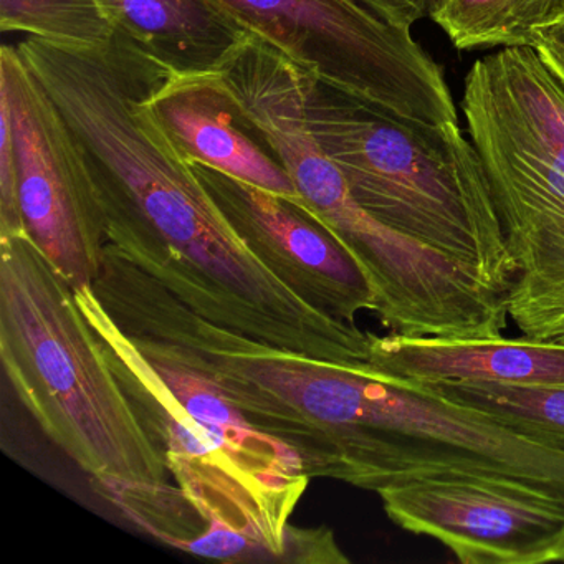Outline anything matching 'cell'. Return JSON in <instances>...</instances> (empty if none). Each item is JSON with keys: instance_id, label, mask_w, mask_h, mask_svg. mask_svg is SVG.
<instances>
[{"instance_id": "cell-1", "label": "cell", "mask_w": 564, "mask_h": 564, "mask_svg": "<svg viewBox=\"0 0 564 564\" xmlns=\"http://www.w3.org/2000/svg\"><path fill=\"white\" fill-rule=\"evenodd\" d=\"M0 359L19 401L91 480L166 481L100 335L29 234L0 236Z\"/></svg>"}, {"instance_id": "cell-2", "label": "cell", "mask_w": 564, "mask_h": 564, "mask_svg": "<svg viewBox=\"0 0 564 564\" xmlns=\"http://www.w3.org/2000/svg\"><path fill=\"white\" fill-rule=\"evenodd\" d=\"M305 120L356 203L399 234L470 270L505 296L517 280L470 138L356 100L303 68Z\"/></svg>"}, {"instance_id": "cell-3", "label": "cell", "mask_w": 564, "mask_h": 564, "mask_svg": "<svg viewBox=\"0 0 564 564\" xmlns=\"http://www.w3.org/2000/svg\"><path fill=\"white\" fill-rule=\"evenodd\" d=\"M460 108L517 265L508 316L564 346V87L533 48H501L474 62Z\"/></svg>"}, {"instance_id": "cell-4", "label": "cell", "mask_w": 564, "mask_h": 564, "mask_svg": "<svg viewBox=\"0 0 564 564\" xmlns=\"http://www.w3.org/2000/svg\"><path fill=\"white\" fill-rule=\"evenodd\" d=\"M427 475L518 481L564 505V452L421 382L356 366L335 480L378 494Z\"/></svg>"}, {"instance_id": "cell-5", "label": "cell", "mask_w": 564, "mask_h": 564, "mask_svg": "<svg viewBox=\"0 0 564 564\" xmlns=\"http://www.w3.org/2000/svg\"><path fill=\"white\" fill-rule=\"evenodd\" d=\"M270 153L299 189V203L325 224L368 273L376 319L388 332L437 338H497L508 303L451 257L399 234L362 209L335 161L303 118L270 128Z\"/></svg>"}, {"instance_id": "cell-6", "label": "cell", "mask_w": 564, "mask_h": 564, "mask_svg": "<svg viewBox=\"0 0 564 564\" xmlns=\"http://www.w3.org/2000/svg\"><path fill=\"white\" fill-rule=\"evenodd\" d=\"M246 34L356 100L427 123H457L441 65L359 0H214Z\"/></svg>"}, {"instance_id": "cell-7", "label": "cell", "mask_w": 564, "mask_h": 564, "mask_svg": "<svg viewBox=\"0 0 564 564\" xmlns=\"http://www.w3.org/2000/svg\"><path fill=\"white\" fill-rule=\"evenodd\" d=\"M75 295L177 487L209 520L260 541L275 563H289L290 518L302 495L257 474L226 438L193 417L91 286Z\"/></svg>"}, {"instance_id": "cell-8", "label": "cell", "mask_w": 564, "mask_h": 564, "mask_svg": "<svg viewBox=\"0 0 564 564\" xmlns=\"http://www.w3.org/2000/svg\"><path fill=\"white\" fill-rule=\"evenodd\" d=\"M0 104L11 118L25 226L70 283L91 286L107 242V213L90 154L15 45L0 48Z\"/></svg>"}, {"instance_id": "cell-9", "label": "cell", "mask_w": 564, "mask_h": 564, "mask_svg": "<svg viewBox=\"0 0 564 564\" xmlns=\"http://www.w3.org/2000/svg\"><path fill=\"white\" fill-rule=\"evenodd\" d=\"M378 495L389 520L437 541L462 564L554 563L564 546V505L518 481L427 475Z\"/></svg>"}, {"instance_id": "cell-10", "label": "cell", "mask_w": 564, "mask_h": 564, "mask_svg": "<svg viewBox=\"0 0 564 564\" xmlns=\"http://www.w3.org/2000/svg\"><path fill=\"white\" fill-rule=\"evenodd\" d=\"M189 161L234 229L260 262L319 312L358 326L378 312V296L345 243L296 199L280 196L203 161Z\"/></svg>"}, {"instance_id": "cell-11", "label": "cell", "mask_w": 564, "mask_h": 564, "mask_svg": "<svg viewBox=\"0 0 564 564\" xmlns=\"http://www.w3.org/2000/svg\"><path fill=\"white\" fill-rule=\"evenodd\" d=\"M137 54L148 101L186 160L203 161L290 199L300 197L285 167L240 124L219 68L177 70Z\"/></svg>"}, {"instance_id": "cell-12", "label": "cell", "mask_w": 564, "mask_h": 564, "mask_svg": "<svg viewBox=\"0 0 564 564\" xmlns=\"http://www.w3.org/2000/svg\"><path fill=\"white\" fill-rule=\"evenodd\" d=\"M369 365L411 382H564V346L520 338L369 336Z\"/></svg>"}, {"instance_id": "cell-13", "label": "cell", "mask_w": 564, "mask_h": 564, "mask_svg": "<svg viewBox=\"0 0 564 564\" xmlns=\"http://www.w3.org/2000/svg\"><path fill=\"white\" fill-rule=\"evenodd\" d=\"M115 41L177 70H214L246 32L214 0H100Z\"/></svg>"}, {"instance_id": "cell-14", "label": "cell", "mask_w": 564, "mask_h": 564, "mask_svg": "<svg viewBox=\"0 0 564 564\" xmlns=\"http://www.w3.org/2000/svg\"><path fill=\"white\" fill-rule=\"evenodd\" d=\"M91 484L134 527L170 546L226 563H275L260 541L200 513L180 487L117 478Z\"/></svg>"}, {"instance_id": "cell-15", "label": "cell", "mask_w": 564, "mask_h": 564, "mask_svg": "<svg viewBox=\"0 0 564 564\" xmlns=\"http://www.w3.org/2000/svg\"><path fill=\"white\" fill-rule=\"evenodd\" d=\"M429 18L458 51L533 48L564 19V0H435Z\"/></svg>"}, {"instance_id": "cell-16", "label": "cell", "mask_w": 564, "mask_h": 564, "mask_svg": "<svg viewBox=\"0 0 564 564\" xmlns=\"http://www.w3.org/2000/svg\"><path fill=\"white\" fill-rule=\"evenodd\" d=\"M437 394L491 415L505 427L538 444L564 452V382H421Z\"/></svg>"}, {"instance_id": "cell-17", "label": "cell", "mask_w": 564, "mask_h": 564, "mask_svg": "<svg viewBox=\"0 0 564 564\" xmlns=\"http://www.w3.org/2000/svg\"><path fill=\"white\" fill-rule=\"evenodd\" d=\"M0 29L72 51H105L115 41L100 0H0Z\"/></svg>"}, {"instance_id": "cell-18", "label": "cell", "mask_w": 564, "mask_h": 564, "mask_svg": "<svg viewBox=\"0 0 564 564\" xmlns=\"http://www.w3.org/2000/svg\"><path fill=\"white\" fill-rule=\"evenodd\" d=\"M29 234L21 204L18 156L8 108L0 104V236Z\"/></svg>"}, {"instance_id": "cell-19", "label": "cell", "mask_w": 564, "mask_h": 564, "mask_svg": "<svg viewBox=\"0 0 564 564\" xmlns=\"http://www.w3.org/2000/svg\"><path fill=\"white\" fill-rule=\"evenodd\" d=\"M395 28L409 29L431 12L435 0H359Z\"/></svg>"}, {"instance_id": "cell-20", "label": "cell", "mask_w": 564, "mask_h": 564, "mask_svg": "<svg viewBox=\"0 0 564 564\" xmlns=\"http://www.w3.org/2000/svg\"><path fill=\"white\" fill-rule=\"evenodd\" d=\"M533 51L541 58L547 70L564 87V19L550 25L538 35Z\"/></svg>"}, {"instance_id": "cell-21", "label": "cell", "mask_w": 564, "mask_h": 564, "mask_svg": "<svg viewBox=\"0 0 564 564\" xmlns=\"http://www.w3.org/2000/svg\"><path fill=\"white\" fill-rule=\"evenodd\" d=\"M557 561H560V563H564V546L563 550H561L560 557H557Z\"/></svg>"}]
</instances>
